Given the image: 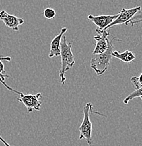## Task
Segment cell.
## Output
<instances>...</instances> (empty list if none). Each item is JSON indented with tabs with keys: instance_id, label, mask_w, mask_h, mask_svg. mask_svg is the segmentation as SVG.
<instances>
[{
	"instance_id": "obj_1",
	"label": "cell",
	"mask_w": 142,
	"mask_h": 146,
	"mask_svg": "<svg viewBox=\"0 0 142 146\" xmlns=\"http://www.w3.org/2000/svg\"><path fill=\"white\" fill-rule=\"evenodd\" d=\"M108 47L105 52L101 54L94 55L91 60V68L96 72V74L98 76L102 75L106 72L108 67L110 65L111 60L112 58V52L114 51V41L117 40L120 42V39H116L113 36L112 39L108 38Z\"/></svg>"
},
{
	"instance_id": "obj_2",
	"label": "cell",
	"mask_w": 142,
	"mask_h": 146,
	"mask_svg": "<svg viewBox=\"0 0 142 146\" xmlns=\"http://www.w3.org/2000/svg\"><path fill=\"white\" fill-rule=\"evenodd\" d=\"M72 44L68 43L67 38L65 35L62 39L60 45V57H61V68L59 70V78L62 85L66 82L65 74L69 70L71 69L75 64L74 56L71 51Z\"/></svg>"
},
{
	"instance_id": "obj_3",
	"label": "cell",
	"mask_w": 142,
	"mask_h": 146,
	"mask_svg": "<svg viewBox=\"0 0 142 146\" xmlns=\"http://www.w3.org/2000/svg\"><path fill=\"white\" fill-rule=\"evenodd\" d=\"M93 111V105L91 103H88L83 107V118L81 124L79 127V139L85 140L87 143L89 145H93L92 138V123L90 120V114Z\"/></svg>"
},
{
	"instance_id": "obj_4",
	"label": "cell",
	"mask_w": 142,
	"mask_h": 146,
	"mask_svg": "<svg viewBox=\"0 0 142 146\" xmlns=\"http://www.w3.org/2000/svg\"><path fill=\"white\" fill-rule=\"evenodd\" d=\"M42 97L40 93L36 94H24L22 92L19 94V97L17 98L18 101L22 103L26 108L28 113L33 112V110L40 111L42 106V101L39 100Z\"/></svg>"
},
{
	"instance_id": "obj_5",
	"label": "cell",
	"mask_w": 142,
	"mask_h": 146,
	"mask_svg": "<svg viewBox=\"0 0 142 146\" xmlns=\"http://www.w3.org/2000/svg\"><path fill=\"white\" fill-rule=\"evenodd\" d=\"M141 7H139V6L129 9L123 8L120 11V13H119L118 17L116 18L112 23L110 24L103 31H106V30H109L110 28L115 26V25H122V24H125L126 25H127L128 22L132 19L134 15H136L138 12L141 11Z\"/></svg>"
},
{
	"instance_id": "obj_6",
	"label": "cell",
	"mask_w": 142,
	"mask_h": 146,
	"mask_svg": "<svg viewBox=\"0 0 142 146\" xmlns=\"http://www.w3.org/2000/svg\"><path fill=\"white\" fill-rule=\"evenodd\" d=\"M97 33V35L94 36V39L96 41V46L93 51V54H101L106 51L108 49V38L110 35L109 30L106 31H98L96 30Z\"/></svg>"
},
{
	"instance_id": "obj_7",
	"label": "cell",
	"mask_w": 142,
	"mask_h": 146,
	"mask_svg": "<svg viewBox=\"0 0 142 146\" xmlns=\"http://www.w3.org/2000/svg\"><path fill=\"white\" fill-rule=\"evenodd\" d=\"M118 16L119 13L115 15H101V16L88 15V19L92 21L97 26L96 30L98 31H103L110 24L112 23L118 17Z\"/></svg>"
},
{
	"instance_id": "obj_8",
	"label": "cell",
	"mask_w": 142,
	"mask_h": 146,
	"mask_svg": "<svg viewBox=\"0 0 142 146\" xmlns=\"http://www.w3.org/2000/svg\"><path fill=\"white\" fill-rule=\"evenodd\" d=\"M0 21H2L7 27L12 29L14 31H19V25H22L24 23V19L9 14L6 11H0Z\"/></svg>"
},
{
	"instance_id": "obj_9",
	"label": "cell",
	"mask_w": 142,
	"mask_h": 146,
	"mask_svg": "<svg viewBox=\"0 0 142 146\" xmlns=\"http://www.w3.org/2000/svg\"><path fill=\"white\" fill-rule=\"evenodd\" d=\"M67 27H62L60 30L59 34H58L55 37L53 38L52 41L50 43V51L49 53V58L57 57L60 56V45L62 42V39L65 33H67Z\"/></svg>"
},
{
	"instance_id": "obj_10",
	"label": "cell",
	"mask_w": 142,
	"mask_h": 146,
	"mask_svg": "<svg viewBox=\"0 0 142 146\" xmlns=\"http://www.w3.org/2000/svg\"><path fill=\"white\" fill-rule=\"evenodd\" d=\"M112 55V57L116 58L126 63H132L136 58L135 54L130 51H125L123 53H119L117 51H114Z\"/></svg>"
},
{
	"instance_id": "obj_11",
	"label": "cell",
	"mask_w": 142,
	"mask_h": 146,
	"mask_svg": "<svg viewBox=\"0 0 142 146\" xmlns=\"http://www.w3.org/2000/svg\"><path fill=\"white\" fill-rule=\"evenodd\" d=\"M142 97V86L140 87L139 89H135L132 93H131L129 95H128L126 98L123 100L125 104H127L130 100L134 99L136 98H141Z\"/></svg>"
},
{
	"instance_id": "obj_12",
	"label": "cell",
	"mask_w": 142,
	"mask_h": 146,
	"mask_svg": "<svg viewBox=\"0 0 142 146\" xmlns=\"http://www.w3.org/2000/svg\"><path fill=\"white\" fill-rule=\"evenodd\" d=\"M142 22V12L140 11L139 12L137 13L136 15H134L133 16L132 19L128 22V24H131L132 26H134L136 24L140 23Z\"/></svg>"
},
{
	"instance_id": "obj_13",
	"label": "cell",
	"mask_w": 142,
	"mask_h": 146,
	"mask_svg": "<svg viewBox=\"0 0 142 146\" xmlns=\"http://www.w3.org/2000/svg\"><path fill=\"white\" fill-rule=\"evenodd\" d=\"M44 16H45V18L47 19H52L55 17L56 16V12L53 9L51 8H47L46 9H45L44 11Z\"/></svg>"
},
{
	"instance_id": "obj_14",
	"label": "cell",
	"mask_w": 142,
	"mask_h": 146,
	"mask_svg": "<svg viewBox=\"0 0 142 146\" xmlns=\"http://www.w3.org/2000/svg\"><path fill=\"white\" fill-rule=\"evenodd\" d=\"M9 76L7 74L5 70H4V65L3 63L2 60H0V78L5 82V80L7 78H9Z\"/></svg>"
},
{
	"instance_id": "obj_15",
	"label": "cell",
	"mask_w": 142,
	"mask_h": 146,
	"mask_svg": "<svg viewBox=\"0 0 142 146\" xmlns=\"http://www.w3.org/2000/svg\"><path fill=\"white\" fill-rule=\"evenodd\" d=\"M0 83L4 85V86H5V87L7 88V89H8V90H9V91H13V92L16 93V94H21V92H20V91H16V90H14V89H12L11 87H10V86H9L8 84H7V83H6V82H4V81H3V80H1V78H0Z\"/></svg>"
},
{
	"instance_id": "obj_16",
	"label": "cell",
	"mask_w": 142,
	"mask_h": 146,
	"mask_svg": "<svg viewBox=\"0 0 142 146\" xmlns=\"http://www.w3.org/2000/svg\"><path fill=\"white\" fill-rule=\"evenodd\" d=\"M0 60H2V61H7L10 62L11 60V58L10 56H0Z\"/></svg>"
},
{
	"instance_id": "obj_17",
	"label": "cell",
	"mask_w": 142,
	"mask_h": 146,
	"mask_svg": "<svg viewBox=\"0 0 142 146\" xmlns=\"http://www.w3.org/2000/svg\"><path fill=\"white\" fill-rule=\"evenodd\" d=\"M137 82H138L139 84L140 87H141L142 86V72L139 75V77H137Z\"/></svg>"
},
{
	"instance_id": "obj_18",
	"label": "cell",
	"mask_w": 142,
	"mask_h": 146,
	"mask_svg": "<svg viewBox=\"0 0 142 146\" xmlns=\"http://www.w3.org/2000/svg\"><path fill=\"white\" fill-rule=\"evenodd\" d=\"M0 141H1V142L2 143L4 144V145H5V146H11L10 144H9L8 143H7V141H6L5 140H4V138H3L2 137H1V136H0Z\"/></svg>"
},
{
	"instance_id": "obj_19",
	"label": "cell",
	"mask_w": 142,
	"mask_h": 146,
	"mask_svg": "<svg viewBox=\"0 0 142 146\" xmlns=\"http://www.w3.org/2000/svg\"><path fill=\"white\" fill-rule=\"evenodd\" d=\"M141 100H142V97H141Z\"/></svg>"
}]
</instances>
